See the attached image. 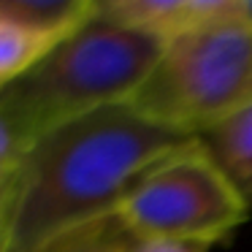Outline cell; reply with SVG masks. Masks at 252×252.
I'll return each mask as SVG.
<instances>
[{
	"mask_svg": "<svg viewBox=\"0 0 252 252\" xmlns=\"http://www.w3.org/2000/svg\"><path fill=\"white\" fill-rule=\"evenodd\" d=\"M185 138L127 103L38 136L11 179L0 252H52L114 217L133 182Z\"/></svg>",
	"mask_w": 252,
	"mask_h": 252,
	"instance_id": "1",
	"label": "cell"
},
{
	"mask_svg": "<svg viewBox=\"0 0 252 252\" xmlns=\"http://www.w3.org/2000/svg\"><path fill=\"white\" fill-rule=\"evenodd\" d=\"M160 52V38L95 11L33 71L0 93V114L28 147L65 122L130 103Z\"/></svg>",
	"mask_w": 252,
	"mask_h": 252,
	"instance_id": "2",
	"label": "cell"
},
{
	"mask_svg": "<svg viewBox=\"0 0 252 252\" xmlns=\"http://www.w3.org/2000/svg\"><path fill=\"white\" fill-rule=\"evenodd\" d=\"M127 106L187 138L252 106V25L239 14V0L165 41Z\"/></svg>",
	"mask_w": 252,
	"mask_h": 252,
	"instance_id": "3",
	"label": "cell"
},
{
	"mask_svg": "<svg viewBox=\"0 0 252 252\" xmlns=\"http://www.w3.org/2000/svg\"><path fill=\"white\" fill-rule=\"evenodd\" d=\"M114 217L141 244L214 247L247 222L250 209L201 138H185L130 185Z\"/></svg>",
	"mask_w": 252,
	"mask_h": 252,
	"instance_id": "4",
	"label": "cell"
},
{
	"mask_svg": "<svg viewBox=\"0 0 252 252\" xmlns=\"http://www.w3.org/2000/svg\"><path fill=\"white\" fill-rule=\"evenodd\" d=\"M230 0H109L98 3L103 17L127 28L144 30L165 44L168 38L220 17L228 11Z\"/></svg>",
	"mask_w": 252,
	"mask_h": 252,
	"instance_id": "5",
	"label": "cell"
},
{
	"mask_svg": "<svg viewBox=\"0 0 252 252\" xmlns=\"http://www.w3.org/2000/svg\"><path fill=\"white\" fill-rule=\"evenodd\" d=\"M195 138L206 144L212 158L220 163V168L233 182L236 192L252 212V106L236 111L233 117Z\"/></svg>",
	"mask_w": 252,
	"mask_h": 252,
	"instance_id": "6",
	"label": "cell"
},
{
	"mask_svg": "<svg viewBox=\"0 0 252 252\" xmlns=\"http://www.w3.org/2000/svg\"><path fill=\"white\" fill-rule=\"evenodd\" d=\"M98 0H0V17L30 30L65 38L95 17Z\"/></svg>",
	"mask_w": 252,
	"mask_h": 252,
	"instance_id": "7",
	"label": "cell"
},
{
	"mask_svg": "<svg viewBox=\"0 0 252 252\" xmlns=\"http://www.w3.org/2000/svg\"><path fill=\"white\" fill-rule=\"evenodd\" d=\"M63 38L30 30L8 17H0V87L6 90L30 73Z\"/></svg>",
	"mask_w": 252,
	"mask_h": 252,
	"instance_id": "8",
	"label": "cell"
},
{
	"mask_svg": "<svg viewBox=\"0 0 252 252\" xmlns=\"http://www.w3.org/2000/svg\"><path fill=\"white\" fill-rule=\"evenodd\" d=\"M141 241L130 236L117 217H109L93 228L82 230L79 236L63 241L52 252H138Z\"/></svg>",
	"mask_w": 252,
	"mask_h": 252,
	"instance_id": "9",
	"label": "cell"
},
{
	"mask_svg": "<svg viewBox=\"0 0 252 252\" xmlns=\"http://www.w3.org/2000/svg\"><path fill=\"white\" fill-rule=\"evenodd\" d=\"M25 144L19 141V136L14 133V127L6 122V117L0 114V165H8V163H17L25 152Z\"/></svg>",
	"mask_w": 252,
	"mask_h": 252,
	"instance_id": "10",
	"label": "cell"
},
{
	"mask_svg": "<svg viewBox=\"0 0 252 252\" xmlns=\"http://www.w3.org/2000/svg\"><path fill=\"white\" fill-rule=\"evenodd\" d=\"M138 252H209L206 247L195 244H168V241H158V244H141Z\"/></svg>",
	"mask_w": 252,
	"mask_h": 252,
	"instance_id": "11",
	"label": "cell"
},
{
	"mask_svg": "<svg viewBox=\"0 0 252 252\" xmlns=\"http://www.w3.org/2000/svg\"><path fill=\"white\" fill-rule=\"evenodd\" d=\"M19 163V160H17ZM17 163H8V165H0V198H3V192L8 190V185H11L14 179V171H17Z\"/></svg>",
	"mask_w": 252,
	"mask_h": 252,
	"instance_id": "12",
	"label": "cell"
},
{
	"mask_svg": "<svg viewBox=\"0 0 252 252\" xmlns=\"http://www.w3.org/2000/svg\"><path fill=\"white\" fill-rule=\"evenodd\" d=\"M239 14L252 25V0H239Z\"/></svg>",
	"mask_w": 252,
	"mask_h": 252,
	"instance_id": "13",
	"label": "cell"
},
{
	"mask_svg": "<svg viewBox=\"0 0 252 252\" xmlns=\"http://www.w3.org/2000/svg\"><path fill=\"white\" fill-rule=\"evenodd\" d=\"M17 174V171H14ZM8 190H11V185H8ZM8 190L3 192V198H0V236H3V209H6V198H8Z\"/></svg>",
	"mask_w": 252,
	"mask_h": 252,
	"instance_id": "14",
	"label": "cell"
},
{
	"mask_svg": "<svg viewBox=\"0 0 252 252\" xmlns=\"http://www.w3.org/2000/svg\"><path fill=\"white\" fill-rule=\"evenodd\" d=\"M0 93H3V87H0Z\"/></svg>",
	"mask_w": 252,
	"mask_h": 252,
	"instance_id": "15",
	"label": "cell"
}]
</instances>
